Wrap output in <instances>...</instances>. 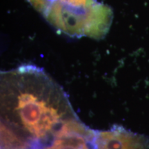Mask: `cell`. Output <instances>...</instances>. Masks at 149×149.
I'll use <instances>...</instances> for the list:
<instances>
[{"mask_svg":"<svg viewBox=\"0 0 149 149\" xmlns=\"http://www.w3.org/2000/svg\"><path fill=\"white\" fill-rule=\"evenodd\" d=\"M95 135L96 130L77 117L65 124L44 149H97Z\"/></svg>","mask_w":149,"mask_h":149,"instance_id":"3","label":"cell"},{"mask_svg":"<svg viewBox=\"0 0 149 149\" xmlns=\"http://www.w3.org/2000/svg\"><path fill=\"white\" fill-rule=\"evenodd\" d=\"M1 131L29 147H45L78 117L62 88L40 67L25 64L1 72Z\"/></svg>","mask_w":149,"mask_h":149,"instance_id":"1","label":"cell"},{"mask_svg":"<svg viewBox=\"0 0 149 149\" xmlns=\"http://www.w3.org/2000/svg\"><path fill=\"white\" fill-rule=\"evenodd\" d=\"M57 33L102 40L113 19L111 8L97 0H26Z\"/></svg>","mask_w":149,"mask_h":149,"instance_id":"2","label":"cell"},{"mask_svg":"<svg viewBox=\"0 0 149 149\" xmlns=\"http://www.w3.org/2000/svg\"><path fill=\"white\" fill-rule=\"evenodd\" d=\"M95 141L97 149H149L148 137L118 125L107 130H96Z\"/></svg>","mask_w":149,"mask_h":149,"instance_id":"4","label":"cell"}]
</instances>
